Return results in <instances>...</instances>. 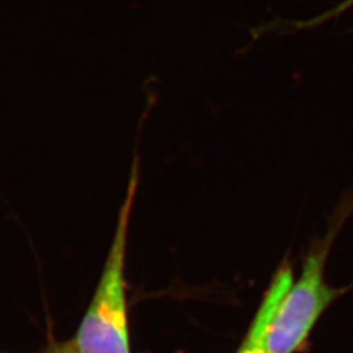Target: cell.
Instances as JSON below:
<instances>
[{"label": "cell", "instance_id": "obj_4", "mask_svg": "<svg viewBox=\"0 0 353 353\" xmlns=\"http://www.w3.org/2000/svg\"><path fill=\"white\" fill-rule=\"evenodd\" d=\"M353 6V0H345L344 3H341L339 4L335 10H332L331 12L326 13V14H323V16H321V17H316L314 19L313 21H310V24L313 23V24H318L319 21H323V20H326V19H330V17H332V16H335V14H339V13L343 12V11H345L347 8H350V7H352Z\"/></svg>", "mask_w": 353, "mask_h": 353}, {"label": "cell", "instance_id": "obj_1", "mask_svg": "<svg viewBox=\"0 0 353 353\" xmlns=\"http://www.w3.org/2000/svg\"><path fill=\"white\" fill-rule=\"evenodd\" d=\"M352 214L351 189L341 195L330 214L325 234L310 241L303 255L301 275L293 280L270 323L265 335L267 352H299L328 306L352 288L331 287L325 278L331 249Z\"/></svg>", "mask_w": 353, "mask_h": 353}, {"label": "cell", "instance_id": "obj_5", "mask_svg": "<svg viewBox=\"0 0 353 353\" xmlns=\"http://www.w3.org/2000/svg\"><path fill=\"white\" fill-rule=\"evenodd\" d=\"M48 353H77L76 351L75 341H65L63 344H59L57 347H54Z\"/></svg>", "mask_w": 353, "mask_h": 353}, {"label": "cell", "instance_id": "obj_3", "mask_svg": "<svg viewBox=\"0 0 353 353\" xmlns=\"http://www.w3.org/2000/svg\"><path fill=\"white\" fill-rule=\"evenodd\" d=\"M293 280L294 276L292 263L288 258H284L270 281V287L265 290L262 303L252 319V326L237 353H268L265 348L267 331L272 316L276 313L279 305L284 294L290 290Z\"/></svg>", "mask_w": 353, "mask_h": 353}, {"label": "cell", "instance_id": "obj_2", "mask_svg": "<svg viewBox=\"0 0 353 353\" xmlns=\"http://www.w3.org/2000/svg\"><path fill=\"white\" fill-rule=\"evenodd\" d=\"M139 179L140 160L135 153L101 276L74 339L77 353H130L125 270L128 229Z\"/></svg>", "mask_w": 353, "mask_h": 353}]
</instances>
